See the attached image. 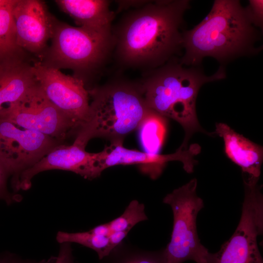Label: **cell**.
I'll use <instances>...</instances> for the list:
<instances>
[{"mask_svg":"<svg viewBox=\"0 0 263 263\" xmlns=\"http://www.w3.org/2000/svg\"><path fill=\"white\" fill-rule=\"evenodd\" d=\"M188 0H156L124 15L112 34L116 57L123 66L158 68L179 55Z\"/></svg>","mask_w":263,"mask_h":263,"instance_id":"6da1fadb","label":"cell"},{"mask_svg":"<svg viewBox=\"0 0 263 263\" xmlns=\"http://www.w3.org/2000/svg\"><path fill=\"white\" fill-rule=\"evenodd\" d=\"M261 33L253 24L248 10L238 0H215L207 15L190 30L182 33L185 50L179 58L183 65L200 66L212 57L224 64L262 50L256 46Z\"/></svg>","mask_w":263,"mask_h":263,"instance_id":"7a4b0ae2","label":"cell"},{"mask_svg":"<svg viewBox=\"0 0 263 263\" xmlns=\"http://www.w3.org/2000/svg\"><path fill=\"white\" fill-rule=\"evenodd\" d=\"M225 77L223 66L213 75H207L200 66L185 67L175 57L148 71L140 84L147 106L178 122L185 132L182 144L188 146L189 139L195 132L211 135L200 125L197 117L196 99L200 89L206 83Z\"/></svg>","mask_w":263,"mask_h":263,"instance_id":"3957f363","label":"cell"},{"mask_svg":"<svg viewBox=\"0 0 263 263\" xmlns=\"http://www.w3.org/2000/svg\"><path fill=\"white\" fill-rule=\"evenodd\" d=\"M92 101L75 141L86 146L94 137L123 140L137 129L148 112L140 84L114 81L88 90Z\"/></svg>","mask_w":263,"mask_h":263,"instance_id":"277c9868","label":"cell"},{"mask_svg":"<svg viewBox=\"0 0 263 263\" xmlns=\"http://www.w3.org/2000/svg\"><path fill=\"white\" fill-rule=\"evenodd\" d=\"M51 40L40 61L59 70L71 69L83 81V75L99 68L114 47L113 36L99 35L56 19Z\"/></svg>","mask_w":263,"mask_h":263,"instance_id":"5b68a950","label":"cell"},{"mask_svg":"<svg viewBox=\"0 0 263 263\" xmlns=\"http://www.w3.org/2000/svg\"><path fill=\"white\" fill-rule=\"evenodd\" d=\"M197 186V179L193 178L163 199V203L170 206L173 215L170 242L161 251L164 263L189 260L207 263L209 252L201 243L197 231V216L204 207L203 200L196 193Z\"/></svg>","mask_w":263,"mask_h":263,"instance_id":"8992f818","label":"cell"},{"mask_svg":"<svg viewBox=\"0 0 263 263\" xmlns=\"http://www.w3.org/2000/svg\"><path fill=\"white\" fill-rule=\"evenodd\" d=\"M244 198L239 224L230 239L207 263H263L257 238L263 230V197L259 178L243 176Z\"/></svg>","mask_w":263,"mask_h":263,"instance_id":"52a82bcc","label":"cell"},{"mask_svg":"<svg viewBox=\"0 0 263 263\" xmlns=\"http://www.w3.org/2000/svg\"><path fill=\"white\" fill-rule=\"evenodd\" d=\"M0 117L61 143L69 132L76 130L73 123L48 100L38 83L19 100L3 109Z\"/></svg>","mask_w":263,"mask_h":263,"instance_id":"ba28073f","label":"cell"},{"mask_svg":"<svg viewBox=\"0 0 263 263\" xmlns=\"http://www.w3.org/2000/svg\"><path fill=\"white\" fill-rule=\"evenodd\" d=\"M32 70L38 84L48 100L74 125L76 130L86 121L89 110V94L84 81L35 62Z\"/></svg>","mask_w":263,"mask_h":263,"instance_id":"9c48e42d","label":"cell"},{"mask_svg":"<svg viewBox=\"0 0 263 263\" xmlns=\"http://www.w3.org/2000/svg\"><path fill=\"white\" fill-rule=\"evenodd\" d=\"M62 143L40 132L21 128L0 117V154L12 175V184Z\"/></svg>","mask_w":263,"mask_h":263,"instance_id":"30bf717a","label":"cell"},{"mask_svg":"<svg viewBox=\"0 0 263 263\" xmlns=\"http://www.w3.org/2000/svg\"><path fill=\"white\" fill-rule=\"evenodd\" d=\"M123 141L120 140L111 141L110 145L98 152L96 166L99 176L104 170L111 167L118 165H140L144 166L145 171L152 178H156L161 173L166 164L171 161L181 162L185 170L191 173L198 162L194 157L201 150L200 147L195 144L189 148L181 145L172 154H153L127 149L123 147Z\"/></svg>","mask_w":263,"mask_h":263,"instance_id":"8fae6325","label":"cell"},{"mask_svg":"<svg viewBox=\"0 0 263 263\" xmlns=\"http://www.w3.org/2000/svg\"><path fill=\"white\" fill-rule=\"evenodd\" d=\"M12 15L17 45L41 58L52 38L56 18L39 0H17Z\"/></svg>","mask_w":263,"mask_h":263,"instance_id":"7c38bea8","label":"cell"},{"mask_svg":"<svg viewBox=\"0 0 263 263\" xmlns=\"http://www.w3.org/2000/svg\"><path fill=\"white\" fill-rule=\"evenodd\" d=\"M85 147L75 140L70 146L61 144L56 146L35 165L23 171L13 187L17 190H27L31 187L33 177L52 169L72 171L88 179L97 178L98 153L88 152Z\"/></svg>","mask_w":263,"mask_h":263,"instance_id":"4fadbf2b","label":"cell"},{"mask_svg":"<svg viewBox=\"0 0 263 263\" xmlns=\"http://www.w3.org/2000/svg\"><path fill=\"white\" fill-rule=\"evenodd\" d=\"M60 9L78 27L104 37H112L114 13L106 0H56Z\"/></svg>","mask_w":263,"mask_h":263,"instance_id":"5bb4252c","label":"cell"},{"mask_svg":"<svg viewBox=\"0 0 263 263\" xmlns=\"http://www.w3.org/2000/svg\"><path fill=\"white\" fill-rule=\"evenodd\" d=\"M25 56L0 61V113L19 100L37 84L32 64Z\"/></svg>","mask_w":263,"mask_h":263,"instance_id":"9a60e30c","label":"cell"},{"mask_svg":"<svg viewBox=\"0 0 263 263\" xmlns=\"http://www.w3.org/2000/svg\"><path fill=\"white\" fill-rule=\"evenodd\" d=\"M214 133L223 138L226 156L241 168L243 174L259 178L263 161V147L224 123L216 124Z\"/></svg>","mask_w":263,"mask_h":263,"instance_id":"2e32d148","label":"cell"},{"mask_svg":"<svg viewBox=\"0 0 263 263\" xmlns=\"http://www.w3.org/2000/svg\"><path fill=\"white\" fill-rule=\"evenodd\" d=\"M167 118L149 109L138 127L145 151L158 154L167 130Z\"/></svg>","mask_w":263,"mask_h":263,"instance_id":"e0dca14e","label":"cell"},{"mask_svg":"<svg viewBox=\"0 0 263 263\" xmlns=\"http://www.w3.org/2000/svg\"><path fill=\"white\" fill-rule=\"evenodd\" d=\"M17 0L0 7V61L11 57L25 56V51L17 43L12 15L13 8Z\"/></svg>","mask_w":263,"mask_h":263,"instance_id":"ac0fdd59","label":"cell"},{"mask_svg":"<svg viewBox=\"0 0 263 263\" xmlns=\"http://www.w3.org/2000/svg\"><path fill=\"white\" fill-rule=\"evenodd\" d=\"M100 260V263H164L161 251H148L120 244Z\"/></svg>","mask_w":263,"mask_h":263,"instance_id":"d6986e66","label":"cell"},{"mask_svg":"<svg viewBox=\"0 0 263 263\" xmlns=\"http://www.w3.org/2000/svg\"><path fill=\"white\" fill-rule=\"evenodd\" d=\"M56 239L61 244L74 243L93 249L97 253L99 260L108 255V237L95 234L90 230L75 233L59 231Z\"/></svg>","mask_w":263,"mask_h":263,"instance_id":"ffe728a7","label":"cell"},{"mask_svg":"<svg viewBox=\"0 0 263 263\" xmlns=\"http://www.w3.org/2000/svg\"><path fill=\"white\" fill-rule=\"evenodd\" d=\"M144 205L132 200L119 217L107 223L111 232H129L138 223L147 220Z\"/></svg>","mask_w":263,"mask_h":263,"instance_id":"44dd1931","label":"cell"},{"mask_svg":"<svg viewBox=\"0 0 263 263\" xmlns=\"http://www.w3.org/2000/svg\"><path fill=\"white\" fill-rule=\"evenodd\" d=\"M9 175L6 164L0 154V200L5 201L7 204L18 202L20 199L17 196H13L7 190V180Z\"/></svg>","mask_w":263,"mask_h":263,"instance_id":"7402d4cb","label":"cell"},{"mask_svg":"<svg viewBox=\"0 0 263 263\" xmlns=\"http://www.w3.org/2000/svg\"><path fill=\"white\" fill-rule=\"evenodd\" d=\"M252 21L257 28H263V1L262 0H250L246 7Z\"/></svg>","mask_w":263,"mask_h":263,"instance_id":"603a6c76","label":"cell"},{"mask_svg":"<svg viewBox=\"0 0 263 263\" xmlns=\"http://www.w3.org/2000/svg\"><path fill=\"white\" fill-rule=\"evenodd\" d=\"M56 257H52L48 259L35 261L23 259L17 255L10 253L0 254V263H55Z\"/></svg>","mask_w":263,"mask_h":263,"instance_id":"cb8c5ba5","label":"cell"},{"mask_svg":"<svg viewBox=\"0 0 263 263\" xmlns=\"http://www.w3.org/2000/svg\"><path fill=\"white\" fill-rule=\"evenodd\" d=\"M55 263H76L72 253L70 243L61 244Z\"/></svg>","mask_w":263,"mask_h":263,"instance_id":"d4e9b609","label":"cell"},{"mask_svg":"<svg viewBox=\"0 0 263 263\" xmlns=\"http://www.w3.org/2000/svg\"><path fill=\"white\" fill-rule=\"evenodd\" d=\"M128 233V232L126 231H115L111 232L108 236L109 245L107 249L108 255L115 247L121 244Z\"/></svg>","mask_w":263,"mask_h":263,"instance_id":"484cf974","label":"cell"},{"mask_svg":"<svg viewBox=\"0 0 263 263\" xmlns=\"http://www.w3.org/2000/svg\"><path fill=\"white\" fill-rule=\"evenodd\" d=\"M90 231L95 234L107 237L111 233L107 223L97 225Z\"/></svg>","mask_w":263,"mask_h":263,"instance_id":"4316f807","label":"cell"},{"mask_svg":"<svg viewBox=\"0 0 263 263\" xmlns=\"http://www.w3.org/2000/svg\"><path fill=\"white\" fill-rule=\"evenodd\" d=\"M15 0H0V7L11 4Z\"/></svg>","mask_w":263,"mask_h":263,"instance_id":"83f0119b","label":"cell"}]
</instances>
